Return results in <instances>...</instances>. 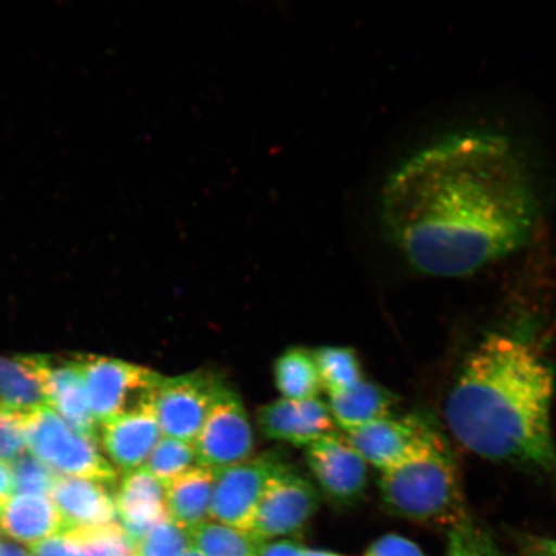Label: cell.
Listing matches in <instances>:
<instances>
[{
	"instance_id": "obj_1",
	"label": "cell",
	"mask_w": 556,
	"mask_h": 556,
	"mask_svg": "<svg viewBox=\"0 0 556 556\" xmlns=\"http://www.w3.org/2000/svg\"><path fill=\"white\" fill-rule=\"evenodd\" d=\"M530 166L509 138L463 131L415 152L382 186L380 219L417 273L460 278L519 252L539 224Z\"/></svg>"
},
{
	"instance_id": "obj_2",
	"label": "cell",
	"mask_w": 556,
	"mask_h": 556,
	"mask_svg": "<svg viewBox=\"0 0 556 556\" xmlns=\"http://www.w3.org/2000/svg\"><path fill=\"white\" fill-rule=\"evenodd\" d=\"M554 391L553 368L536 346L493 332L465 361L444 414L472 454L556 476Z\"/></svg>"
},
{
	"instance_id": "obj_3",
	"label": "cell",
	"mask_w": 556,
	"mask_h": 556,
	"mask_svg": "<svg viewBox=\"0 0 556 556\" xmlns=\"http://www.w3.org/2000/svg\"><path fill=\"white\" fill-rule=\"evenodd\" d=\"M379 491L388 513L417 525L450 531L469 516L454 456L438 430L415 455L381 472Z\"/></svg>"
},
{
	"instance_id": "obj_4",
	"label": "cell",
	"mask_w": 556,
	"mask_h": 556,
	"mask_svg": "<svg viewBox=\"0 0 556 556\" xmlns=\"http://www.w3.org/2000/svg\"><path fill=\"white\" fill-rule=\"evenodd\" d=\"M25 434L30 454L55 475L116 482V471L102 456L99 442L76 432L50 407L25 414Z\"/></svg>"
},
{
	"instance_id": "obj_5",
	"label": "cell",
	"mask_w": 556,
	"mask_h": 556,
	"mask_svg": "<svg viewBox=\"0 0 556 556\" xmlns=\"http://www.w3.org/2000/svg\"><path fill=\"white\" fill-rule=\"evenodd\" d=\"M85 384L88 405L100 428L135 409L151 405L152 394L162 375L127 361L74 357Z\"/></svg>"
},
{
	"instance_id": "obj_6",
	"label": "cell",
	"mask_w": 556,
	"mask_h": 556,
	"mask_svg": "<svg viewBox=\"0 0 556 556\" xmlns=\"http://www.w3.org/2000/svg\"><path fill=\"white\" fill-rule=\"evenodd\" d=\"M224 382L206 372L160 378L151 405L163 437L194 442Z\"/></svg>"
},
{
	"instance_id": "obj_7",
	"label": "cell",
	"mask_w": 556,
	"mask_h": 556,
	"mask_svg": "<svg viewBox=\"0 0 556 556\" xmlns=\"http://www.w3.org/2000/svg\"><path fill=\"white\" fill-rule=\"evenodd\" d=\"M282 467L270 456L213 470V495L208 519L252 532L256 511L270 478Z\"/></svg>"
},
{
	"instance_id": "obj_8",
	"label": "cell",
	"mask_w": 556,
	"mask_h": 556,
	"mask_svg": "<svg viewBox=\"0 0 556 556\" xmlns=\"http://www.w3.org/2000/svg\"><path fill=\"white\" fill-rule=\"evenodd\" d=\"M199 467L219 469L249 460L254 435L238 394L225 386L193 442Z\"/></svg>"
},
{
	"instance_id": "obj_9",
	"label": "cell",
	"mask_w": 556,
	"mask_h": 556,
	"mask_svg": "<svg viewBox=\"0 0 556 556\" xmlns=\"http://www.w3.org/2000/svg\"><path fill=\"white\" fill-rule=\"evenodd\" d=\"M318 505L315 486L282 465L264 492L252 533L264 544L277 538L294 536L307 527Z\"/></svg>"
},
{
	"instance_id": "obj_10",
	"label": "cell",
	"mask_w": 556,
	"mask_h": 556,
	"mask_svg": "<svg viewBox=\"0 0 556 556\" xmlns=\"http://www.w3.org/2000/svg\"><path fill=\"white\" fill-rule=\"evenodd\" d=\"M437 429L419 416H388L344 437L367 465L381 472L399 467L426 443Z\"/></svg>"
},
{
	"instance_id": "obj_11",
	"label": "cell",
	"mask_w": 556,
	"mask_h": 556,
	"mask_svg": "<svg viewBox=\"0 0 556 556\" xmlns=\"http://www.w3.org/2000/svg\"><path fill=\"white\" fill-rule=\"evenodd\" d=\"M20 357L40 382L47 406L76 432L99 442L100 426L90 413L86 388L75 359L40 354Z\"/></svg>"
},
{
	"instance_id": "obj_12",
	"label": "cell",
	"mask_w": 556,
	"mask_h": 556,
	"mask_svg": "<svg viewBox=\"0 0 556 556\" xmlns=\"http://www.w3.org/2000/svg\"><path fill=\"white\" fill-rule=\"evenodd\" d=\"M308 467L333 504L357 503L367 486V464L344 435L331 433L309 444Z\"/></svg>"
},
{
	"instance_id": "obj_13",
	"label": "cell",
	"mask_w": 556,
	"mask_h": 556,
	"mask_svg": "<svg viewBox=\"0 0 556 556\" xmlns=\"http://www.w3.org/2000/svg\"><path fill=\"white\" fill-rule=\"evenodd\" d=\"M262 433L269 440L309 446L336 429L329 405L318 397L304 401L277 400L260 409Z\"/></svg>"
},
{
	"instance_id": "obj_14",
	"label": "cell",
	"mask_w": 556,
	"mask_h": 556,
	"mask_svg": "<svg viewBox=\"0 0 556 556\" xmlns=\"http://www.w3.org/2000/svg\"><path fill=\"white\" fill-rule=\"evenodd\" d=\"M110 464L127 475L141 469L163 437L152 405L116 417L100 428Z\"/></svg>"
},
{
	"instance_id": "obj_15",
	"label": "cell",
	"mask_w": 556,
	"mask_h": 556,
	"mask_svg": "<svg viewBox=\"0 0 556 556\" xmlns=\"http://www.w3.org/2000/svg\"><path fill=\"white\" fill-rule=\"evenodd\" d=\"M115 506L117 523L131 547L152 528L169 519L164 484L143 468L124 475L115 493Z\"/></svg>"
},
{
	"instance_id": "obj_16",
	"label": "cell",
	"mask_w": 556,
	"mask_h": 556,
	"mask_svg": "<svg viewBox=\"0 0 556 556\" xmlns=\"http://www.w3.org/2000/svg\"><path fill=\"white\" fill-rule=\"evenodd\" d=\"M110 486L90 479L59 476L50 498L64 520L65 532L117 521L115 495Z\"/></svg>"
},
{
	"instance_id": "obj_17",
	"label": "cell",
	"mask_w": 556,
	"mask_h": 556,
	"mask_svg": "<svg viewBox=\"0 0 556 556\" xmlns=\"http://www.w3.org/2000/svg\"><path fill=\"white\" fill-rule=\"evenodd\" d=\"M0 530L26 545L65 533L66 528L48 496L15 495L0 506Z\"/></svg>"
},
{
	"instance_id": "obj_18",
	"label": "cell",
	"mask_w": 556,
	"mask_h": 556,
	"mask_svg": "<svg viewBox=\"0 0 556 556\" xmlns=\"http://www.w3.org/2000/svg\"><path fill=\"white\" fill-rule=\"evenodd\" d=\"M213 470L197 467L164 484L168 517L185 531L208 520L213 495Z\"/></svg>"
},
{
	"instance_id": "obj_19",
	"label": "cell",
	"mask_w": 556,
	"mask_h": 556,
	"mask_svg": "<svg viewBox=\"0 0 556 556\" xmlns=\"http://www.w3.org/2000/svg\"><path fill=\"white\" fill-rule=\"evenodd\" d=\"M394 403L391 392L367 380L359 381L348 391L329 394L333 422L346 433L391 416Z\"/></svg>"
},
{
	"instance_id": "obj_20",
	"label": "cell",
	"mask_w": 556,
	"mask_h": 556,
	"mask_svg": "<svg viewBox=\"0 0 556 556\" xmlns=\"http://www.w3.org/2000/svg\"><path fill=\"white\" fill-rule=\"evenodd\" d=\"M46 406L43 389L24 361L0 357V409L27 414Z\"/></svg>"
},
{
	"instance_id": "obj_21",
	"label": "cell",
	"mask_w": 556,
	"mask_h": 556,
	"mask_svg": "<svg viewBox=\"0 0 556 556\" xmlns=\"http://www.w3.org/2000/svg\"><path fill=\"white\" fill-rule=\"evenodd\" d=\"M275 380L282 399L290 401L316 399L323 388L312 353L302 348H291L278 357Z\"/></svg>"
},
{
	"instance_id": "obj_22",
	"label": "cell",
	"mask_w": 556,
	"mask_h": 556,
	"mask_svg": "<svg viewBox=\"0 0 556 556\" xmlns=\"http://www.w3.org/2000/svg\"><path fill=\"white\" fill-rule=\"evenodd\" d=\"M189 534L192 547L203 556H258L264 544L252 532L211 520Z\"/></svg>"
},
{
	"instance_id": "obj_23",
	"label": "cell",
	"mask_w": 556,
	"mask_h": 556,
	"mask_svg": "<svg viewBox=\"0 0 556 556\" xmlns=\"http://www.w3.org/2000/svg\"><path fill=\"white\" fill-rule=\"evenodd\" d=\"M323 388L329 394L348 391L364 380L356 352L344 346L318 348L312 353Z\"/></svg>"
},
{
	"instance_id": "obj_24",
	"label": "cell",
	"mask_w": 556,
	"mask_h": 556,
	"mask_svg": "<svg viewBox=\"0 0 556 556\" xmlns=\"http://www.w3.org/2000/svg\"><path fill=\"white\" fill-rule=\"evenodd\" d=\"M197 467H199L198 455L192 442L162 437L142 468L159 482L166 484Z\"/></svg>"
},
{
	"instance_id": "obj_25",
	"label": "cell",
	"mask_w": 556,
	"mask_h": 556,
	"mask_svg": "<svg viewBox=\"0 0 556 556\" xmlns=\"http://www.w3.org/2000/svg\"><path fill=\"white\" fill-rule=\"evenodd\" d=\"M81 547L86 556H131L130 541L117 521L114 523L76 528L65 532Z\"/></svg>"
},
{
	"instance_id": "obj_26",
	"label": "cell",
	"mask_w": 556,
	"mask_h": 556,
	"mask_svg": "<svg viewBox=\"0 0 556 556\" xmlns=\"http://www.w3.org/2000/svg\"><path fill=\"white\" fill-rule=\"evenodd\" d=\"M191 546L189 532L166 519L136 542L131 556H185Z\"/></svg>"
},
{
	"instance_id": "obj_27",
	"label": "cell",
	"mask_w": 556,
	"mask_h": 556,
	"mask_svg": "<svg viewBox=\"0 0 556 556\" xmlns=\"http://www.w3.org/2000/svg\"><path fill=\"white\" fill-rule=\"evenodd\" d=\"M447 556H505L491 533L470 516L448 531Z\"/></svg>"
},
{
	"instance_id": "obj_28",
	"label": "cell",
	"mask_w": 556,
	"mask_h": 556,
	"mask_svg": "<svg viewBox=\"0 0 556 556\" xmlns=\"http://www.w3.org/2000/svg\"><path fill=\"white\" fill-rule=\"evenodd\" d=\"M13 479V493L16 495H51L59 476L38 460L30 452L17 458L10 467Z\"/></svg>"
},
{
	"instance_id": "obj_29",
	"label": "cell",
	"mask_w": 556,
	"mask_h": 556,
	"mask_svg": "<svg viewBox=\"0 0 556 556\" xmlns=\"http://www.w3.org/2000/svg\"><path fill=\"white\" fill-rule=\"evenodd\" d=\"M26 452L25 414L0 409V463L11 467Z\"/></svg>"
},
{
	"instance_id": "obj_30",
	"label": "cell",
	"mask_w": 556,
	"mask_h": 556,
	"mask_svg": "<svg viewBox=\"0 0 556 556\" xmlns=\"http://www.w3.org/2000/svg\"><path fill=\"white\" fill-rule=\"evenodd\" d=\"M364 556H427L414 541L400 534H386L367 547Z\"/></svg>"
},
{
	"instance_id": "obj_31",
	"label": "cell",
	"mask_w": 556,
	"mask_h": 556,
	"mask_svg": "<svg viewBox=\"0 0 556 556\" xmlns=\"http://www.w3.org/2000/svg\"><path fill=\"white\" fill-rule=\"evenodd\" d=\"M30 551L31 556H86L81 547L65 533L40 541Z\"/></svg>"
},
{
	"instance_id": "obj_32",
	"label": "cell",
	"mask_w": 556,
	"mask_h": 556,
	"mask_svg": "<svg viewBox=\"0 0 556 556\" xmlns=\"http://www.w3.org/2000/svg\"><path fill=\"white\" fill-rule=\"evenodd\" d=\"M521 556H556V540L526 536L520 542Z\"/></svg>"
},
{
	"instance_id": "obj_33",
	"label": "cell",
	"mask_w": 556,
	"mask_h": 556,
	"mask_svg": "<svg viewBox=\"0 0 556 556\" xmlns=\"http://www.w3.org/2000/svg\"><path fill=\"white\" fill-rule=\"evenodd\" d=\"M258 556H305V548L293 540H280L263 544Z\"/></svg>"
},
{
	"instance_id": "obj_34",
	"label": "cell",
	"mask_w": 556,
	"mask_h": 556,
	"mask_svg": "<svg viewBox=\"0 0 556 556\" xmlns=\"http://www.w3.org/2000/svg\"><path fill=\"white\" fill-rule=\"evenodd\" d=\"M13 493V479L10 467L0 463V506L12 496Z\"/></svg>"
},
{
	"instance_id": "obj_35",
	"label": "cell",
	"mask_w": 556,
	"mask_h": 556,
	"mask_svg": "<svg viewBox=\"0 0 556 556\" xmlns=\"http://www.w3.org/2000/svg\"><path fill=\"white\" fill-rule=\"evenodd\" d=\"M0 556H31L24 548L11 544V542H0Z\"/></svg>"
},
{
	"instance_id": "obj_36",
	"label": "cell",
	"mask_w": 556,
	"mask_h": 556,
	"mask_svg": "<svg viewBox=\"0 0 556 556\" xmlns=\"http://www.w3.org/2000/svg\"><path fill=\"white\" fill-rule=\"evenodd\" d=\"M305 556H343L339 555L332 552H325V551H308V548H305Z\"/></svg>"
},
{
	"instance_id": "obj_37",
	"label": "cell",
	"mask_w": 556,
	"mask_h": 556,
	"mask_svg": "<svg viewBox=\"0 0 556 556\" xmlns=\"http://www.w3.org/2000/svg\"><path fill=\"white\" fill-rule=\"evenodd\" d=\"M185 556H203L201 555L197 548H193L192 546L189 548V552L185 554Z\"/></svg>"
}]
</instances>
